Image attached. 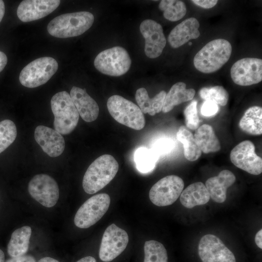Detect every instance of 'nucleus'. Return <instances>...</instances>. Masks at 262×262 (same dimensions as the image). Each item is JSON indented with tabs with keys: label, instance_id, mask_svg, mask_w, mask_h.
Wrapping results in <instances>:
<instances>
[{
	"label": "nucleus",
	"instance_id": "nucleus-1",
	"mask_svg": "<svg viewBox=\"0 0 262 262\" xmlns=\"http://www.w3.org/2000/svg\"><path fill=\"white\" fill-rule=\"evenodd\" d=\"M119 165L109 154L102 155L89 165L82 180V187L87 194L97 193L106 186L115 176Z\"/></svg>",
	"mask_w": 262,
	"mask_h": 262
},
{
	"label": "nucleus",
	"instance_id": "nucleus-2",
	"mask_svg": "<svg viewBox=\"0 0 262 262\" xmlns=\"http://www.w3.org/2000/svg\"><path fill=\"white\" fill-rule=\"evenodd\" d=\"M94 21L93 15L87 11L64 14L52 19L47 26V31L57 38L77 36L87 31Z\"/></svg>",
	"mask_w": 262,
	"mask_h": 262
},
{
	"label": "nucleus",
	"instance_id": "nucleus-3",
	"mask_svg": "<svg viewBox=\"0 0 262 262\" xmlns=\"http://www.w3.org/2000/svg\"><path fill=\"white\" fill-rule=\"evenodd\" d=\"M232 52L230 43L224 39L213 40L205 45L194 57L195 68L204 73L220 69L229 60Z\"/></svg>",
	"mask_w": 262,
	"mask_h": 262
},
{
	"label": "nucleus",
	"instance_id": "nucleus-4",
	"mask_svg": "<svg viewBox=\"0 0 262 262\" xmlns=\"http://www.w3.org/2000/svg\"><path fill=\"white\" fill-rule=\"evenodd\" d=\"M50 105L55 130L61 135L70 133L78 124L79 114L70 95L65 91L57 93L52 97Z\"/></svg>",
	"mask_w": 262,
	"mask_h": 262
},
{
	"label": "nucleus",
	"instance_id": "nucleus-5",
	"mask_svg": "<svg viewBox=\"0 0 262 262\" xmlns=\"http://www.w3.org/2000/svg\"><path fill=\"white\" fill-rule=\"evenodd\" d=\"M111 115L118 123L135 130L142 129L145 119L139 107L119 95L110 97L107 102Z\"/></svg>",
	"mask_w": 262,
	"mask_h": 262
},
{
	"label": "nucleus",
	"instance_id": "nucleus-6",
	"mask_svg": "<svg viewBox=\"0 0 262 262\" xmlns=\"http://www.w3.org/2000/svg\"><path fill=\"white\" fill-rule=\"evenodd\" d=\"M131 61L127 51L120 46L114 47L99 52L96 57L95 68L105 75L118 77L127 73Z\"/></svg>",
	"mask_w": 262,
	"mask_h": 262
},
{
	"label": "nucleus",
	"instance_id": "nucleus-7",
	"mask_svg": "<svg viewBox=\"0 0 262 262\" xmlns=\"http://www.w3.org/2000/svg\"><path fill=\"white\" fill-rule=\"evenodd\" d=\"M58 64L52 57L45 56L36 59L21 71L19 80L28 88H35L46 83L56 72Z\"/></svg>",
	"mask_w": 262,
	"mask_h": 262
},
{
	"label": "nucleus",
	"instance_id": "nucleus-8",
	"mask_svg": "<svg viewBox=\"0 0 262 262\" xmlns=\"http://www.w3.org/2000/svg\"><path fill=\"white\" fill-rule=\"evenodd\" d=\"M111 202L106 193L98 194L88 198L75 214L74 222L81 229L90 227L99 221L108 211Z\"/></svg>",
	"mask_w": 262,
	"mask_h": 262
},
{
	"label": "nucleus",
	"instance_id": "nucleus-9",
	"mask_svg": "<svg viewBox=\"0 0 262 262\" xmlns=\"http://www.w3.org/2000/svg\"><path fill=\"white\" fill-rule=\"evenodd\" d=\"M184 182L180 177L172 175L163 178L151 188L149 197L151 202L159 206L172 204L180 196Z\"/></svg>",
	"mask_w": 262,
	"mask_h": 262
},
{
	"label": "nucleus",
	"instance_id": "nucleus-10",
	"mask_svg": "<svg viewBox=\"0 0 262 262\" xmlns=\"http://www.w3.org/2000/svg\"><path fill=\"white\" fill-rule=\"evenodd\" d=\"M31 196L43 206L53 207L59 197V189L55 180L47 174L35 175L28 187Z\"/></svg>",
	"mask_w": 262,
	"mask_h": 262
},
{
	"label": "nucleus",
	"instance_id": "nucleus-11",
	"mask_svg": "<svg viewBox=\"0 0 262 262\" xmlns=\"http://www.w3.org/2000/svg\"><path fill=\"white\" fill-rule=\"evenodd\" d=\"M129 242L127 232L115 224L105 229L102 238L99 257L104 262H109L118 256L126 249Z\"/></svg>",
	"mask_w": 262,
	"mask_h": 262
},
{
	"label": "nucleus",
	"instance_id": "nucleus-12",
	"mask_svg": "<svg viewBox=\"0 0 262 262\" xmlns=\"http://www.w3.org/2000/svg\"><path fill=\"white\" fill-rule=\"evenodd\" d=\"M230 159L238 168L247 173L258 175L262 172V159L255 152V147L250 141L245 140L231 151Z\"/></svg>",
	"mask_w": 262,
	"mask_h": 262
},
{
	"label": "nucleus",
	"instance_id": "nucleus-13",
	"mask_svg": "<svg viewBox=\"0 0 262 262\" xmlns=\"http://www.w3.org/2000/svg\"><path fill=\"white\" fill-rule=\"evenodd\" d=\"M230 76L233 82L241 86L260 82L262 80V60L247 57L238 60L231 66Z\"/></svg>",
	"mask_w": 262,
	"mask_h": 262
},
{
	"label": "nucleus",
	"instance_id": "nucleus-14",
	"mask_svg": "<svg viewBox=\"0 0 262 262\" xmlns=\"http://www.w3.org/2000/svg\"><path fill=\"white\" fill-rule=\"evenodd\" d=\"M198 253L202 262H236L233 253L218 237L207 234L200 240Z\"/></svg>",
	"mask_w": 262,
	"mask_h": 262
},
{
	"label": "nucleus",
	"instance_id": "nucleus-15",
	"mask_svg": "<svg viewBox=\"0 0 262 262\" xmlns=\"http://www.w3.org/2000/svg\"><path fill=\"white\" fill-rule=\"evenodd\" d=\"M140 31L145 39L146 56L152 59L160 56L166 43L161 24L152 19H146L141 22Z\"/></svg>",
	"mask_w": 262,
	"mask_h": 262
},
{
	"label": "nucleus",
	"instance_id": "nucleus-16",
	"mask_svg": "<svg viewBox=\"0 0 262 262\" xmlns=\"http://www.w3.org/2000/svg\"><path fill=\"white\" fill-rule=\"evenodd\" d=\"M60 2L59 0H24L17 7V16L24 22L38 20L54 11Z\"/></svg>",
	"mask_w": 262,
	"mask_h": 262
},
{
	"label": "nucleus",
	"instance_id": "nucleus-17",
	"mask_svg": "<svg viewBox=\"0 0 262 262\" xmlns=\"http://www.w3.org/2000/svg\"><path fill=\"white\" fill-rule=\"evenodd\" d=\"M34 137L44 152L51 157L59 156L64 150V138L54 129L43 125L38 126L35 129Z\"/></svg>",
	"mask_w": 262,
	"mask_h": 262
},
{
	"label": "nucleus",
	"instance_id": "nucleus-18",
	"mask_svg": "<svg viewBox=\"0 0 262 262\" xmlns=\"http://www.w3.org/2000/svg\"><path fill=\"white\" fill-rule=\"evenodd\" d=\"M70 96L79 115L86 122L95 120L99 114V107L96 101L80 87L73 86Z\"/></svg>",
	"mask_w": 262,
	"mask_h": 262
},
{
	"label": "nucleus",
	"instance_id": "nucleus-19",
	"mask_svg": "<svg viewBox=\"0 0 262 262\" xmlns=\"http://www.w3.org/2000/svg\"><path fill=\"white\" fill-rule=\"evenodd\" d=\"M198 21L195 17L188 18L176 26L170 32L168 41L173 48H179L200 35Z\"/></svg>",
	"mask_w": 262,
	"mask_h": 262
},
{
	"label": "nucleus",
	"instance_id": "nucleus-20",
	"mask_svg": "<svg viewBox=\"0 0 262 262\" xmlns=\"http://www.w3.org/2000/svg\"><path fill=\"white\" fill-rule=\"evenodd\" d=\"M234 174L229 170L221 171L217 176L208 179L205 186L210 198L214 201L221 203L226 199L227 189L235 181Z\"/></svg>",
	"mask_w": 262,
	"mask_h": 262
},
{
	"label": "nucleus",
	"instance_id": "nucleus-21",
	"mask_svg": "<svg viewBox=\"0 0 262 262\" xmlns=\"http://www.w3.org/2000/svg\"><path fill=\"white\" fill-rule=\"evenodd\" d=\"M210 198L205 185L201 182H196L188 186L180 195V201L185 207L191 209L208 202Z\"/></svg>",
	"mask_w": 262,
	"mask_h": 262
},
{
	"label": "nucleus",
	"instance_id": "nucleus-22",
	"mask_svg": "<svg viewBox=\"0 0 262 262\" xmlns=\"http://www.w3.org/2000/svg\"><path fill=\"white\" fill-rule=\"evenodd\" d=\"M186 87V84L183 82H177L171 87L164 98L162 110L164 113L169 112L175 106L193 98L196 93L195 90L193 88L187 89Z\"/></svg>",
	"mask_w": 262,
	"mask_h": 262
},
{
	"label": "nucleus",
	"instance_id": "nucleus-23",
	"mask_svg": "<svg viewBox=\"0 0 262 262\" xmlns=\"http://www.w3.org/2000/svg\"><path fill=\"white\" fill-rule=\"evenodd\" d=\"M166 94L163 90L153 98H150L147 90L141 87L136 90L135 97L138 107L143 114L154 115L162 111Z\"/></svg>",
	"mask_w": 262,
	"mask_h": 262
},
{
	"label": "nucleus",
	"instance_id": "nucleus-24",
	"mask_svg": "<svg viewBox=\"0 0 262 262\" xmlns=\"http://www.w3.org/2000/svg\"><path fill=\"white\" fill-rule=\"evenodd\" d=\"M32 234L30 227L25 226L16 229L12 234L7 246V252L11 257L25 255L29 249Z\"/></svg>",
	"mask_w": 262,
	"mask_h": 262
},
{
	"label": "nucleus",
	"instance_id": "nucleus-25",
	"mask_svg": "<svg viewBox=\"0 0 262 262\" xmlns=\"http://www.w3.org/2000/svg\"><path fill=\"white\" fill-rule=\"evenodd\" d=\"M194 137L201 151L204 153L217 152L221 149L220 143L213 128L208 124L199 127Z\"/></svg>",
	"mask_w": 262,
	"mask_h": 262
},
{
	"label": "nucleus",
	"instance_id": "nucleus-26",
	"mask_svg": "<svg viewBox=\"0 0 262 262\" xmlns=\"http://www.w3.org/2000/svg\"><path fill=\"white\" fill-rule=\"evenodd\" d=\"M239 128L244 132L253 135L262 133V108L254 106L247 109L241 118Z\"/></svg>",
	"mask_w": 262,
	"mask_h": 262
},
{
	"label": "nucleus",
	"instance_id": "nucleus-27",
	"mask_svg": "<svg viewBox=\"0 0 262 262\" xmlns=\"http://www.w3.org/2000/svg\"><path fill=\"white\" fill-rule=\"evenodd\" d=\"M177 138L183 146L185 158L190 161L197 160L201 155V151L197 145L193 134L184 126L180 127Z\"/></svg>",
	"mask_w": 262,
	"mask_h": 262
},
{
	"label": "nucleus",
	"instance_id": "nucleus-28",
	"mask_svg": "<svg viewBox=\"0 0 262 262\" xmlns=\"http://www.w3.org/2000/svg\"><path fill=\"white\" fill-rule=\"evenodd\" d=\"M159 159L151 149L146 147H140L134 152V159L136 167L141 173H147L152 171Z\"/></svg>",
	"mask_w": 262,
	"mask_h": 262
},
{
	"label": "nucleus",
	"instance_id": "nucleus-29",
	"mask_svg": "<svg viewBox=\"0 0 262 262\" xmlns=\"http://www.w3.org/2000/svg\"><path fill=\"white\" fill-rule=\"evenodd\" d=\"M158 7L163 12L164 17L170 21H177L183 17L186 14L185 4L181 0H163Z\"/></svg>",
	"mask_w": 262,
	"mask_h": 262
},
{
	"label": "nucleus",
	"instance_id": "nucleus-30",
	"mask_svg": "<svg viewBox=\"0 0 262 262\" xmlns=\"http://www.w3.org/2000/svg\"><path fill=\"white\" fill-rule=\"evenodd\" d=\"M144 262H168L167 251L164 246L155 240L145 242Z\"/></svg>",
	"mask_w": 262,
	"mask_h": 262
},
{
	"label": "nucleus",
	"instance_id": "nucleus-31",
	"mask_svg": "<svg viewBox=\"0 0 262 262\" xmlns=\"http://www.w3.org/2000/svg\"><path fill=\"white\" fill-rule=\"evenodd\" d=\"M16 135V128L12 120L5 119L0 122V153L14 142Z\"/></svg>",
	"mask_w": 262,
	"mask_h": 262
},
{
	"label": "nucleus",
	"instance_id": "nucleus-32",
	"mask_svg": "<svg viewBox=\"0 0 262 262\" xmlns=\"http://www.w3.org/2000/svg\"><path fill=\"white\" fill-rule=\"evenodd\" d=\"M199 93L205 100H211L221 106H225L229 100V94L222 86L204 87L200 89Z\"/></svg>",
	"mask_w": 262,
	"mask_h": 262
},
{
	"label": "nucleus",
	"instance_id": "nucleus-33",
	"mask_svg": "<svg viewBox=\"0 0 262 262\" xmlns=\"http://www.w3.org/2000/svg\"><path fill=\"white\" fill-rule=\"evenodd\" d=\"M185 124L191 130H196L199 126V118L197 110V101L193 100L184 110Z\"/></svg>",
	"mask_w": 262,
	"mask_h": 262
},
{
	"label": "nucleus",
	"instance_id": "nucleus-34",
	"mask_svg": "<svg viewBox=\"0 0 262 262\" xmlns=\"http://www.w3.org/2000/svg\"><path fill=\"white\" fill-rule=\"evenodd\" d=\"M174 147L175 143L172 139L163 137L157 140L150 149L159 158L171 152Z\"/></svg>",
	"mask_w": 262,
	"mask_h": 262
},
{
	"label": "nucleus",
	"instance_id": "nucleus-35",
	"mask_svg": "<svg viewBox=\"0 0 262 262\" xmlns=\"http://www.w3.org/2000/svg\"><path fill=\"white\" fill-rule=\"evenodd\" d=\"M219 107L215 102L206 100L203 103L200 112L202 115L206 117H211L215 115L218 112Z\"/></svg>",
	"mask_w": 262,
	"mask_h": 262
},
{
	"label": "nucleus",
	"instance_id": "nucleus-36",
	"mask_svg": "<svg viewBox=\"0 0 262 262\" xmlns=\"http://www.w3.org/2000/svg\"><path fill=\"white\" fill-rule=\"evenodd\" d=\"M196 5L204 9L213 7L217 3V0H191Z\"/></svg>",
	"mask_w": 262,
	"mask_h": 262
},
{
	"label": "nucleus",
	"instance_id": "nucleus-37",
	"mask_svg": "<svg viewBox=\"0 0 262 262\" xmlns=\"http://www.w3.org/2000/svg\"><path fill=\"white\" fill-rule=\"evenodd\" d=\"M5 262H36V260L33 256L24 255L15 257H11Z\"/></svg>",
	"mask_w": 262,
	"mask_h": 262
},
{
	"label": "nucleus",
	"instance_id": "nucleus-38",
	"mask_svg": "<svg viewBox=\"0 0 262 262\" xmlns=\"http://www.w3.org/2000/svg\"><path fill=\"white\" fill-rule=\"evenodd\" d=\"M7 63V57L5 54L0 51V72L4 69Z\"/></svg>",
	"mask_w": 262,
	"mask_h": 262
},
{
	"label": "nucleus",
	"instance_id": "nucleus-39",
	"mask_svg": "<svg viewBox=\"0 0 262 262\" xmlns=\"http://www.w3.org/2000/svg\"><path fill=\"white\" fill-rule=\"evenodd\" d=\"M255 242L256 245L261 249H262V229H261L256 233L255 237Z\"/></svg>",
	"mask_w": 262,
	"mask_h": 262
},
{
	"label": "nucleus",
	"instance_id": "nucleus-40",
	"mask_svg": "<svg viewBox=\"0 0 262 262\" xmlns=\"http://www.w3.org/2000/svg\"><path fill=\"white\" fill-rule=\"evenodd\" d=\"M76 262H97L96 259L92 256H86L83 257Z\"/></svg>",
	"mask_w": 262,
	"mask_h": 262
},
{
	"label": "nucleus",
	"instance_id": "nucleus-41",
	"mask_svg": "<svg viewBox=\"0 0 262 262\" xmlns=\"http://www.w3.org/2000/svg\"><path fill=\"white\" fill-rule=\"evenodd\" d=\"M5 13V5L3 0H0V22L3 18Z\"/></svg>",
	"mask_w": 262,
	"mask_h": 262
},
{
	"label": "nucleus",
	"instance_id": "nucleus-42",
	"mask_svg": "<svg viewBox=\"0 0 262 262\" xmlns=\"http://www.w3.org/2000/svg\"><path fill=\"white\" fill-rule=\"evenodd\" d=\"M37 262H59L58 260L49 257H45L40 259Z\"/></svg>",
	"mask_w": 262,
	"mask_h": 262
},
{
	"label": "nucleus",
	"instance_id": "nucleus-43",
	"mask_svg": "<svg viewBox=\"0 0 262 262\" xmlns=\"http://www.w3.org/2000/svg\"><path fill=\"white\" fill-rule=\"evenodd\" d=\"M5 256L4 252L0 249V262H4Z\"/></svg>",
	"mask_w": 262,
	"mask_h": 262
},
{
	"label": "nucleus",
	"instance_id": "nucleus-44",
	"mask_svg": "<svg viewBox=\"0 0 262 262\" xmlns=\"http://www.w3.org/2000/svg\"><path fill=\"white\" fill-rule=\"evenodd\" d=\"M192 44V43H189V45H191V44Z\"/></svg>",
	"mask_w": 262,
	"mask_h": 262
}]
</instances>
